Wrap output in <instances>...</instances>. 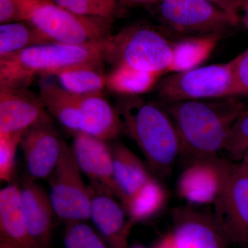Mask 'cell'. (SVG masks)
Wrapping results in <instances>:
<instances>
[{
  "mask_svg": "<svg viewBox=\"0 0 248 248\" xmlns=\"http://www.w3.org/2000/svg\"><path fill=\"white\" fill-rule=\"evenodd\" d=\"M76 96L82 116V133L108 141L124 132L118 109L103 94Z\"/></svg>",
  "mask_w": 248,
  "mask_h": 248,
  "instance_id": "18",
  "label": "cell"
},
{
  "mask_svg": "<svg viewBox=\"0 0 248 248\" xmlns=\"http://www.w3.org/2000/svg\"><path fill=\"white\" fill-rule=\"evenodd\" d=\"M174 241L179 248H228L231 244L213 213L187 204L171 210Z\"/></svg>",
  "mask_w": 248,
  "mask_h": 248,
  "instance_id": "10",
  "label": "cell"
},
{
  "mask_svg": "<svg viewBox=\"0 0 248 248\" xmlns=\"http://www.w3.org/2000/svg\"><path fill=\"white\" fill-rule=\"evenodd\" d=\"M117 198L123 205L152 177L148 167L121 143L110 145Z\"/></svg>",
  "mask_w": 248,
  "mask_h": 248,
  "instance_id": "19",
  "label": "cell"
},
{
  "mask_svg": "<svg viewBox=\"0 0 248 248\" xmlns=\"http://www.w3.org/2000/svg\"><path fill=\"white\" fill-rule=\"evenodd\" d=\"M64 245L66 248H110L101 235L86 221L66 225Z\"/></svg>",
  "mask_w": 248,
  "mask_h": 248,
  "instance_id": "27",
  "label": "cell"
},
{
  "mask_svg": "<svg viewBox=\"0 0 248 248\" xmlns=\"http://www.w3.org/2000/svg\"><path fill=\"white\" fill-rule=\"evenodd\" d=\"M35 0H0V24L27 21Z\"/></svg>",
  "mask_w": 248,
  "mask_h": 248,
  "instance_id": "30",
  "label": "cell"
},
{
  "mask_svg": "<svg viewBox=\"0 0 248 248\" xmlns=\"http://www.w3.org/2000/svg\"><path fill=\"white\" fill-rule=\"evenodd\" d=\"M222 35H186L172 42L173 59L169 73H181L200 66L213 53Z\"/></svg>",
  "mask_w": 248,
  "mask_h": 248,
  "instance_id": "22",
  "label": "cell"
},
{
  "mask_svg": "<svg viewBox=\"0 0 248 248\" xmlns=\"http://www.w3.org/2000/svg\"><path fill=\"white\" fill-rule=\"evenodd\" d=\"M64 143L53 124L24 132L20 141L27 172L24 179L36 182L48 179L60 161Z\"/></svg>",
  "mask_w": 248,
  "mask_h": 248,
  "instance_id": "12",
  "label": "cell"
},
{
  "mask_svg": "<svg viewBox=\"0 0 248 248\" xmlns=\"http://www.w3.org/2000/svg\"><path fill=\"white\" fill-rule=\"evenodd\" d=\"M221 186L214 202L215 218L231 244L248 248V170L240 162L218 156Z\"/></svg>",
  "mask_w": 248,
  "mask_h": 248,
  "instance_id": "7",
  "label": "cell"
},
{
  "mask_svg": "<svg viewBox=\"0 0 248 248\" xmlns=\"http://www.w3.org/2000/svg\"><path fill=\"white\" fill-rule=\"evenodd\" d=\"M19 205L28 231L40 248H50L57 217L50 196L35 182L19 186Z\"/></svg>",
  "mask_w": 248,
  "mask_h": 248,
  "instance_id": "15",
  "label": "cell"
},
{
  "mask_svg": "<svg viewBox=\"0 0 248 248\" xmlns=\"http://www.w3.org/2000/svg\"><path fill=\"white\" fill-rule=\"evenodd\" d=\"M50 42L29 21L0 25V59Z\"/></svg>",
  "mask_w": 248,
  "mask_h": 248,
  "instance_id": "24",
  "label": "cell"
},
{
  "mask_svg": "<svg viewBox=\"0 0 248 248\" xmlns=\"http://www.w3.org/2000/svg\"><path fill=\"white\" fill-rule=\"evenodd\" d=\"M0 248H40L28 231L19 205V186L0 190Z\"/></svg>",
  "mask_w": 248,
  "mask_h": 248,
  "instance_id": "17",
  "label": "cell"
},
{
  "mask_svg": "<svg viewBox=\"0 0 248 248\" xmlns=\"http://www.w3.org/2000/svg\"><path fill=\"white\" fill-rule=\"evenodd\" d=\"M130 248H146L143 247V246H141V245L140 244H135L133 245V246H131V247H130Z\"/></svg>",
  "mask_w": 248,
  "mask_h": 248,
  "instance_id": "38",
  "label": "cell"
},
{
  "mask_svg": "<svg viewBox=\"0 0 248 248\" xmlns=\"http://www.w3.org/2000/svg\"><path fill=\"white\" fill-rule=\"evenodd\" d=\"M71 151L80 170L91 185L102 187L117 198L110 146L107 141L84 133L73 134Z\"/></svg>",
  "mask_w": 248,
  "mask_h": 248,
  "instance_id": "14",
  "label": "cell"
},
{
  "mask_svg": "<svg viewBox=\"0 0 248 248\" xmlns=\"http://www.w3.org/2000/svg\"><path fill=\"white\" fill-rule=\"evenodd\" d=\"M117 109L124 132L136 142L148 169L157 177H169L180 156L181 143L167 110L162 104L140 96L123 97Z\"/></svg>",
  "mask_w": 248,
  "mask_h": 248,
  "instance_id": "2",
  "label": "cell"
},
{
  "mask_svg": "<svg viewBox=\"0 0 248 248\" xmlns=\"http://www.w3.org/2000/svg\"><path fill=\"white\" fill-rule=\"evenodd\" d=\"M27 21L50 42L63 45H88L112 35L111 21L74 14L49 0H35Z\"/></svg>",
  "mask_w": 248,
  "mask_h": 248,
  "instance_id": "5",
  "label": "cell"
},
{
  "mask_svg": "<svg viewBox=\"0 0 248 248\" xmlns=\"http://www.w3.org/2000/svg\"><path fill=\"white\" fill-rule=\"evenodd\" d=\"M24 133H0V180L11 183L16 173V156Z\"/></svg>",
  "mask_w": 248,
  "mask_h": 248,
  "instance_id": "29",
  "label": "cell"
},
{
  "mask_svg": "<svg viewBox=\"0 0 248 248\" xmlns=\"http://www.w3.org/2000/svg\"><path fill=\"white\" fill-rule=\"evenodd\" d=\"M167 193L161 183L151 177L123 204L129 221L133 224L153 218L164 208Z\"/></svg>",
  "mask_w": 248,
  "mask_h": 248,
  "instance_id": "23",
  "label": "cell"
},
{
  "mask_svg": "<svg viewBox=\"0 0 248 248\" xmlns=\"http://www.w3.org/2000/svg\"><path fill=\"white\" fill-rule=\"evenodd\" d=\"M148 6L163 27L185 36L223 35L239 22V16L208 0H160Z\"/></svg>",
  "mask_w": 248,
  "mask_h": 248,
  "instance_id": "6",
  "label": "cell"
},
{
  "mask_svg": "<svg viewBox=\"0 0 248 248\" xmlns=\"http://www.w3.org/2000/svg\"><path fill=\"white\" fill-rule=\"evenodd\" d=\"M154 248H179L174 241L172 232L169 231L155 245Z\"/></svg>",
  "mask_w": 248,
  "mask_h": 248,
  "instance_id": "32",
  "label": "cell"
},
{
  "mask_svg": "<svg viewBox=\"0 0 248 248\" xmlns=\"http://www.w3.org/2000/svg\"><path fill=\"white\" fill-rule=\"evenodd\" d=\"M244 13V22L248 30V0H242L240 4L239 10Z\"/></svg>",
  "mask_w": 248,
  "mask_h": 248,
  "instance_id": "34",
  "label": "cell"
},
{
  "mask_svg": "<svg viewBox=\"0 0 248 248\" xmlns=\"http://www.w3.org/2000/svg\"><path fill=\"white\" fill-rule=\"evenodd\" d=\"M53 124L39 94L29 88L0 87V133H24Z\"/></svg>",
  "mask_w": 248,
  "mask_h": 248,
  "instance_id": "11",
  "label": "cell"
},
{
  "mask_svg": "<svg viewBox=\"0 0 248 248\" xmlns=\"http://www.w3.org/2000/svg\"><path fill=\"white\" fill-rule=\"evenodd\" d=\"M104 62H89L67 67L53 77L59 85L75 95H101L107 88Z\"/></svg>",
  "mask_w": 248,
  "mask_h": 248,
  "instance_id": "21",
  "label": "cell"
},
{
  "mask_svg": "<svg viewBox=\"0 0 248 248\" xmlns=\"http://www.w3.org/2000/svg\"><path fill=\"white\" fill-rule=\"evenodd\" d=\"M218 157L191 163L181 174L178 193L189 204H211L216 200L221 186Z\"/></svg>",
  "mask_w": 248,
  "mask_h": 248,
  "instance_id": "16",
  "label": "cell"
},
{
  "mask_svg": "<svg viewBox=\"0 0 248 248\" xmlns=\"http://www.w3.org/2000/svg\"><path fill=\"white\" fill-rule=\"evenodd\" d=\"M91 217L96 229L110 248H130L128 237L135 226L130 221L123 205L110 192L89 184Z\"/></svg>",
  "mask_w": 248,
  "mask_h": 248,
  "instance_id": "13",
  "label": "cell"
},
{
  "mask_svg": "<svg viewBox=\"0 0 248 248\" xmlns=\"http://www.w3.org/2000/svg\"><path fill=\"white\" fill-rule=\"evenodd\" d=\"M175 125L184 159L191 163L218 157L233 124L247 110L236 97L162 102Z\"/></svg>",
  "mask_w": 248,
  "mask_h": 248,
  "instance_id": "1",
  "label": "cell"
},
{
  "mask_svg": "<svg viewBox=\"0 0 248 248\" xmlns=\"http://www.w3.org/2000/svg\"><path fill=\"white\" fill-rule=\"evenodd\" d=\"M232 63L233 95L248 96V48L238 55Z\"/></svg>",
  "mask_w": 248,
  "mask_h": 248,
  "instance_id": "31",
  "label": "cell"
},
{
  "mask_svg": "<svg viewBox=\"0 0 248 248\" xmlns=\"http://www.w3.org/2000/svg\"><path fill=\"white\" fill-rule=\"evenodd\" d=\"M223 151L227 159L240 162L248 151V110L239 116L230 131Z\"/></svg>",
  "mask_w": 248,
  "mask_h": 248,
  "instance_id": "28",
  "label": "cell"
},
{
  "mask_svg": "<svg viewBox=\"0 0 248 248\" xmlns=\"http://www.w3.org/2000/svg\"><path fill=\"white\" fill-rule=\"evenodd\" d=\"M120 2L135 3V4H144L150 5L157 2L160 0H118Z\"/></svg>",
  "mask_w": 248,
  "mask_h": 248,
  "instance_id": "35",
  "label": "cell"
},
{
  "mask_svg": "<svg viewBox=\"0 0 248 248\" xmlns=\"http://www.w3.org/2000/svg\"><path fill=\"white\" fill-rule=\"evenodd\" d=\"M39 95L53 118L72 134L82 133L83 120L78 97L62 89L56 82L42 77Z\"/></svg>",
  "mask_w": 248,
  "mask_h": 248,
  "instance_id": "20",
  "label": "cell"
},
{
  "mask_svg": "<svg viewBox=\"0 0 248 248\" xmlns=\"http://www.w3.org/2000/svg\"><path fill=\"white\" fill-rule=\"evenodd\" d=\"M60 7L81 16L104 18L114 22L122 14L118 0H49Z\"/></svg>",
  "mask_w": 248,
  "mask_h": 248,
  "instance_id": "26",
  "label": "cell"
},
{
  "mask_svg": "<svg viewBox=\"0 0 248 248\" xmlns=\"http://www.w3.org/2000/svg\"><path fill=\"white\" fill-rule=\"evenodd\" d=\"M155 91L162 102L234 97L232 61L199 66L159 79Z\"/></svg>",
  "mask_w": 248,
  "mask_h": 248,
  "instance_id": "8",
  "label": "cell"
},
{
  "mask_svg": "<svg viewBox=\"0 0 248 248\" xmlns=\"http://www.w3.org/2000/svg\"><path fill=\"white\" fill-rule=\"evenodd\" d=\"M160 77L130 67H113L108 73L107 89L123 97L140 96L155 88Z\"/></svg>",
  "mask_w": 248,
  "mask_h": 248,
  "instance_id": "25",
  "label": "cell"
},
{
  "mask_svg": "<svg viewBox=\"0 0 248 248\" xmlns=\"http://www.w3.org/2000/svg\"><path fill=\"white\" fill-rule=\"evenodd\" d=\"M240 163L242 164V166H244L245 169L248 170V151L244 155V156H243L242 159L240 161Z\"/></svg>",
  "mask_w": 248,
  "mask_h": 248,
  "instance_id": "36",
  "label": "cell"
},
{
  "mask_svg": "<svg viewBox=\"0 0 248 248\" xmlns=\"http://www.w3.org/2000/svg\"><path fill=\"white\" fill-rule=\"evenodd\" d=\"M208 1H211L213 4H216L217 6L226 10L234 16H238V10L235 7L233 0H208Z\"/></svg>",
  "mask_w": 248,
  "mask_h": 248,
  "instance_id": "33",
  "label": "cell"
},
{
  "mask_svg": "<svg viewBox=\"0 0 248 248\" xmlns=\"http://www.w3.org/2000/svg\"><path fill=\"white\" fill-rule=\"evenodd\" d=\"M108 40L84 45L50 42L1 58L0 87L29 88L37 76H52L81 63L105 62Z\"/></svg>",
  "mask_w": 248,
  "mask_h": 248,
  "instance_id": "3",
  "label": "cell"
},
{
  "mask_svg": "<svg viewBox=\"0 0 248 248\" xmlns=\"http://www.w3.org/2000/svg\"><path fill=\"white\" fill-rule=\"evenodd\" d=\"M173 59L172 41L157 28L137 22L109 38L105 62L162 76L169 73Z\"/></svg>",
  "mask_w": 248,
  "mask_h": 248,
  "instance_id": "4",
  "label": "cell"
},
{
  "mask_svg": "<svg viewBox=\"0 0 248 248\" xmlns=\"http://www.w3.org/2000/svg\"><path fill=\"white\" fill-rule=\"evenodd\" d=\"M241 1H242V0H233V1H234L235 7L236 8V9L238 10V11H239L240 4H241Z\"/></svg>",
  "mask_w": 248,
  "mask_h": 248,
  "instance_id": "37",
  "label": "cell"
},
{
  "mask_svg": "<svg viewBox=\"0 0 248 248\" xmlns=\"http://www.w3.org/2000/svg\"><path fill=\"white\" fill-rule=\"evenodd\" d=\"M79 166L65 141L58 165L48 177L52 205L59 219L68 223L86 221L91 217V198Z\"/></svg>",
  "mask_w": 248,
  "mask_h": 248,
  "instance_id": "9",
  "label": "cell"
}]
</instances>
